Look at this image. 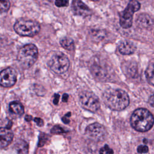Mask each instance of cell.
Listing matches in <instances>:
<instances>
[{
  "instance_id": "5b68a950",
  "label": "cell",
  "mask_w": 154,
  "mask_h": 154,
  "mask_svg": "<svg viewBox=\"0 0 154 154\" xmlns=\"http://www.w3.org/2000/svg\"><path fill=\"white\" fill-rule=\"evenodd\" d=\"M13 28L19 35L27 37H33L37 35L40 30V26L38 22L25 19L17 20Z\"/></svg>"
},
{
  "instance_id": "8992f818",
  "label": "cell",
  "mask_w": 154,
  "mask_h": 154,
  "mask_svg": "<svg viewBox=\"0 0 154 154\" xmlns=\"http://www.w3.org/2000/svg\"><path fill=\"white\" fill-rule=\"evenodd\" d=\"M140 8V4L137 0H131L126 8L120 15V25L123 28H129L132 25L133 15Z\"/></svg>"
},
{
  "instance_id": "484cf974",
  "label": "cell",
  "mask_w": 154,
  "mask_h": 154,
  "mask_svg": "<svg viewBox=\"0 0 154 154\" xmlns=\"http://www.w3.org/2000/svg\"><path fill=\"white\" fill-rule=\"evenodd\" d=\"M31 119H32V117H31V116L27 115V116L25 117V120H26V121H30Z\"/></svg>"
},
{
  "instance_id": "3957f363",
  "label": "cell",
  "mask_w": 154,
  "mask_h": 154,
  "mask_svg": "<svg viewBox=\"0 0 154 154\" xmlns=\"http://www.w3.org/2000/svg\"><path fill=\"white\" fill-rule=\"evenodd\" d=\"M38 49L34 44H27L22 47L17 54V59L23 69H28L37 61Z\"/></svg>"
},
{
  "instance_id": "4fadbf2b",
  "label": "cell",
  "mask_w": 154,
  "mask_h": 154,
  "mask_svg": "<svg viewBox=\"0 0 154 154\" xmlns=\"http://www.w3.org/2000/svg\"><path fill=\"white\" fill-rule=\"evenodd\" d=\"M137 25L143 29H150L153 26V20L149 14L143 13L137 18Z\"/></svg>"
},
{
  "instance_id": "7a4b0ae2",
  "label": "cell",
  "mask_w": 154,
  "mask_h": 154,
  "mask_svg": "<svg viewBox=\"0 0 154 154\" xmlns=\"http://www.w3.org/2000/svg\"><path fill=\"white\" fill-rule=\"evenodd\" d=\"M131 125L137 131L146 132L153 125V117L146 108H138L134 111L131 119Z\"/></svg>"
},
{
  "instance_id": "7402d4cb",
  "label": "cell",
  "mask_w": 154,
  "mask_h": 154,
  "mask_svg": "<svg viewBox=\"0 0 154 154\" xmlns=\"http://www.w3.org/2000/svg\"><path fill=\"white\" fill-rule=\"evenodd\" d=\"M149 151V148L146 145H140L137 148V152L139 153H146Z\"/></svg>"
},
{
  "instance_id": "ac0fdd59",
  "label": "cell",
  "mask_w": 154,
  "mask_h": 154,
  "mask_svg": "<svg viewBox=\"0 0 154 154\" xmlns=\"http://www.w3.org/2000/svg\"><path fill=\"white\" fill-rule=\"evenodd\" d=\"M10 7L9 0H0V13L7 12Z\"/></svg>"
},
{
  "instance_id": "4316f807",
  "label": "cell",
  "mask_w": 154,
  "mask_h": 154,
  "mask_svg": "<svg viewBox=\"0 0 154 154\" xmlns=\"http://www.w3.org/2000/svg\"><path fill=\"white\" fill-rule=\"evenodd\" d=\"M153 96H151V105L153 106Z\"/></svg>"
},
{
  "instance_id": "ba28073f",
  "label": "cell",
  "mask_w": 154,
  "mask_h": 154,
  "mask_svg": "<svg viewBox=\"0 0 154 154\" xmlns=\"http://www.w3.org/2000/svg\"><path fill=\"white\" fill-rule=\"evenodd\" d=\"M85 132L89 138L96 141H103L107 134L105 128L98 123H93L88 125Z\"/></svg>"
},
{
  "instance_id": "44dd1931",
  "label": "cell",
  "mask_w": 154,
  "mask_h": 154,
  "mask_svg": "<svg viewBox=\"0 0 154 154\" xmlns=\"http://www.w3.org/2000/svg\"><path fill=\"white\" fill-rule=\"evenodd\" d=\"M67 131H64L63 129V128H62L61 127H60V126H55L52 128V129H51V133L52 134H61V133H64L66 132Z\"/></svg>"
},
{
  "instance_id": "30bf717a",
  "label": "cell",
  "mask_w": 154,
  "mask_h": 154,
  "mask_svg": "<svg viewBox=\"0 0 154 154\" xmlns=\"http://www.w3.org/2000/svg\"><path fill=\"white\" fill-rule=\"evenodd\" d=\"M73 12L78 16L86 17L91 14V10L88 7L80 0H73L72 4Z\"/></svg>"
},
{
  "instance_id": "603a6c76",
  "label": "cell",
  "mask_w": 154,
  "mask_h": 154,
  "mask_svg": "<svg viewBox=\"0 0 154 154\" xmlns=\"http://www.w3.org/2000/svg\"><path fill=\"white\" fill-rule=\"evenodd\" d=\"M34 121L37 123V125L39 126H42L43 125V121L42 119L36 117L34 119Z\"/></svg>"
},
{
  "instance_id": "9a60e30c",
  "label": "cell",
  "mask_w": 154,
  "mask_h": 154,
  "mask_svg": "<svg viewBox=\"0 0 154 154\" xmlns=\"http://www.w3.org/2000/svg\"><path fill=\"white\" fill-rule=\"evenodd\" d=\"M14 149L17 154H28V144L22 140H20L16 143Z\"/></svg>"
},
{
  "instance_id": "83f0119b",
  "label": "cell",
  "mask_w": 154,
  "mask_h": 154,
  "mask_svg": "<svg viewBox=\"0 0 154 154\" xmlns=\"http://www.w3.org/2000/svg\"><path fill=\"white\" fill-rule=\"evenodd\" d=\"M91 1H100V0H91Z\"/></svg>"
},
{
  "instance_id": "6da1fadb",
  "label": "cell",
  "mask_w": 154,
  "mask_h": 154,
  "mask_svg": "<svg viewBox=\"0 0 154 154\" xmlns=\"http://www.w3.org/2000/svg\"><path fill=\"white\" fill-rule=\"evenodd\" d=\"M102 99L106 106L114 111L123 110L129 103L128 94L121 89L109 88L105 90Z\"/></svg>"
},
{
  "instance_id": "7c38bea8",
  "label": "cell",
  "mask_w": 154,
  "mask_h": 154,
  "mask_svg": "<svg viewBox=\"0 0 154 154\" xmlns=\"http://www.w3.org/2000/svg\"><path fill=\"white\" fill-rule=\"evenodd\" d=\"M137 49L135 45L128 40L122 42L119 46V51L122 55H131L134 54Z\"/></svg>"
},
{
  "instance_id": "9c48e42d",
  "label": "cell",
  "mask_w": 154,
  "mask_h": 154,
  "mask_svg": "<svg viewBox=\"0 0 154 154\" xmlns=\"http://www.w3.org/2000/svg\"><path fill=\"white\" fill-rule=\"evenodd\" d=\"M17 81V73L14 69L9 67L0 72V85L4 87L13 86Z\"/></svg>"
},
{
  "instance_id": "d6986e66",
  "label": "cell",
  "mask_w": 154,
  "mask_h": 154,
  "mask_svg": "<svg viewBox=\"0 0 154 154\" xmlns=\"http://www.w3.org/2000/svg\"><path fill=\"white\" fill-rule=\"evenodd\" d=\"M114 151L107 144H105L100 149L99 154H113Z\"/></svg>"
},
{
  "instance_id": "d4e9b609",
  "label": "cell",
  "mask_w": 154,
  "mask_h": 154,
  "mask_svg": "<svg viewBox=\"0 0 154 154\" xmlns=\"http://www.w3.org/2000/svg\"><path fill=\"white\" fill-rule=\"evenodd\" d=\"M68 97H69V96L66 93H64L63 95V98H62V100L63 102H66L68 100Z\"/></svg>"
},
{
  "instance_id": "277c9868",
  "label": "cell",
  "mask_w": 154,
  "mask_h": 154,
  "mask_svg": "<svg viewBox=\"0 0 154 154\" xmlns=\"http://www.w3.org/2000/svg\"><path fill=\"white\" fill-rule=\"evenodd\" d=\"M48 65L56 74H63L67 71L70 62L67 56L61 52H54L48 60Z\"/></svg>"
},
{
  "instance_id": "ffe728a7",
  "label": "cell",
  "mask_w": 154,
  "mask_h": 154,
  "mask_svg": "<svg viewBox=\"0 0 154 154\" xmlns=\"http://www.w3.org/2000/svg\"><path fill=\"white\" fill-rule=\"evenodd\" d=\"M55 4L58 7H67L69 4V0H55Z\"/></svg>"
},
{
  "instance_id": "52a82bcc",
  "label": "cell",
  "mask_w": 154,
  "mask_h": 154,
  "mask_svg": "<svg viewBox=\"0 0 154 154\" xmlns=\"http://www.w3.org/2000/svg\"><path fill=\"white\" fill-rule=\"evenodd\" d=\"M79 102L85 109L96 112L100 108V102L98 97L92 92L84 91L79 94Z\"/></svg>"
},
{
  "instance_id": "cb8c5ba5",
  "label": "cell",
  "mask_w": 154,
  "mask_h": 154,
  "mask_svg": "<svg viewBox=\"0 0 154 154\" xmlns=\"http://www.w3.org/2000/svg\"><path fill=\"white\" fill-rule=\"evenodd\" d=\"M59 98H60V95L58 94H55L54 96V100H53V102L55 105H57L58 103V100H59Z\"/></svg>"
},
{
  "instance_id": "2e32d148",
  "label": "cell",
  "mask_w": 154,
  "mask_h": 154,
  "mask_svg": "<svg viewBox=\"0 0 154 154\" xmlns=\"http://www.w3.org/2000/svg\"><path fill=\"white\" fill-rule=\"evenodd\" d=\"M60 43L61 46L67 50L72 51L74 48L73 40L70 38H69V37L62 38L60 40Z\"/></svg>"
},
{
  "instance_id": "8fae6325",
  "label": "cell",
  "mask_w": 154,
  "mask_h": 154,
  "mask_svg": "<svg viewBox=\"0 0 154 154\" xmlns=\"http://www.w3.org/2000/svg\"><path fill=\"white\" fill-rule=\"evenodd\" d=\"M13 138V133L7 128H0V148H4L8 146Z\"/></svg>"
},
{
  "instance_id": "e0dca14e",
  "label": "cell",
  "mask_w": 154,
  "mask_h": 154,
  "mask_svg": "<svg viewBox=\"0 0 154 154\" xmlns=\"http://www.w3.org/2000/svg\"><path fill=\"white\" fill-rule=\"evenodd\" d=\"M153 61L151 62L150 64H149V65L148 66L146 70V79L148 81V82L153 85Z\"/></svg>"
},
{
  "instance_id": "5bb4252c",
  "label": "cell",
  "mask_w": 154,
  "mask_h": 154,
  "mask_svg": "<svg viewBox=\"0 0 154 154\" xmlns=\"http://www.w3.org/2000/svg\"><path fill=\"white\" fill-rule=\"evenodd\" d=\"M9 111L16 116H20L24 113V107L19 102L13 101L9 105Z\"/></svg>"
}]
</instances>
